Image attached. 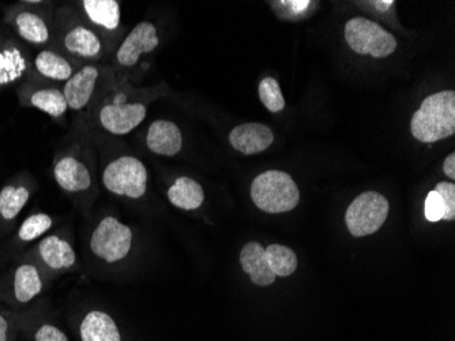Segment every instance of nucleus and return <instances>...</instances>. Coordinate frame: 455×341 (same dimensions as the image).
I'll return each instance as SVG.
<instances>
[{
  "instance_id": "nucleus-25",
  "label": "nucleus",
  "mask_w": 455,
  "mask_h": 341,
  "mask_svg": "<svg viewBox=\"0 0 455 341\" xmlns=\"http://www.w3.org/2000/svg\"><path fill=\"white\" fill-rule=\"evenodd\" d=\"M27 70L25 56L17 48L0 50V85L10 84L20 78Z\"/></svg>"
},
{
  "instance_id": "nucleus-22",
  "label": "nucleus",
  "mask_w": 455,
  "mask_h": 341,
  "mask_svg": "<svg viewBox=\"0 0 455 341\" xmlns=\"http://www.w3.org/2000/svg\"><path fill=\"white\" fill-rule=\"evenodd\" d=\"M266 260L275 277H288L298 269V257L292 248L270 245L265 248Z\"/></svg>"
},
{
  "instance_id": "nucleus-17",
  "label": "nucleus",
  "mask_w": 455,
  "mask_h": 341,
  "mask_svg": "<svg viewBox=\"0 0 455 341\" xmlns=\"http://www.w3.org/2000/svg\"><path fill=\"white\" fill-rule=\"evenodd\" d=\"M168 199L173 207L183 210H196L204 201V191L194 179L179 178L168 190Z\"/></svg>"
},
{
  "instance_id": "nucleus-1",
  "label": "nucleus",
  "mask_w": 455,
  "mask_h": 341,
  "mask_svg": "<svg viewBox=\"0 0 455 341\" xmlns=\"http://www.w3.org/2000/svg\"><path fill=\"white\" fill-rule=\"evenodd\" d=\"M411 132L416 140L434 143L455 133V92L431 94L411 118Z\"/></svg>"
},
{
  "instance_id": "nucleus-9",
  "label": "nucleus",
  "mask_w": 455,
  "mask_h": 341,
  "mask_svg": "<svg viewBox=\"0 0 455 341\" xmlns=\"http://www.w3.org/2000/svg\"><path fill=\"white\" fill-rule=\"evenodd\" d=\"M275 141L272 130L262 123H244L229 133V143L245 156L263 152Z\"/></svg>"
},
{
  "instance_id": "nucleus-4",
  "label": "nucleus",
  "mask_w": 455,
  "mask_h": 341,
  "mask_svg": "<svg viewBox=\"0 0 455 341\" xmlns=\"http://www.w3.org/2000/svg\"><path fill=\"white\" fill-rule=\"evenodd\" d=\"M132 228L114 216L100 220L92 232L91 251L94 257L106 264H117L129 256L132 248Z\"/></svg>"
},
{
  "instance_id": "nucleus-14",
  "label": "nucleus",
  "mask_w": 455,
  "mask_h": 341,
  "mask_svg": "<svg viewBox=\"0 0 455 341\" xmlns=\"http://www.w3.org/2000/svg\"><path fill=\"white\" fill-rule=\"evenodd\" d=\"M240 266L250 276L252 283L266 287L275 283V274L266 260L265 248L258 242H250L240 251Z\"/></svg>"
},
{
  "instance_id": "nucleus-2",
  "label": "nucleus",
  "mask_w": 455,
  "mask_h": 341,
  "mask_svg": "<svg viewBox=\"0 0 455 341\" xmlns=\"http://www.w3.org/2000/svg\"><path fill=\"white\" fill-rule=\"evenodd\" d=\"M254 204L266 213L291 212L300 201V191L292 176L283 171H266L251 184Z\"/></svg>"
},
{
  "instance_id": "nucleus-6",
  "label": "nucleus",
  "mask_w": 455,
  "mask_h": 341,
  "mask_svg": "<svg viewBox=\"0 0 455 341\" xmlns=\"http://www.w3.org/2000/svg\"><path fill=\"white\" fill-rule=\"evenodd\" d=\"M387 216V199L377 191H365L347 207L345 223L349 233L355 238H363L380 230Z\"/></svg>"
},
{
  "instance_id": "nucleus-5",
  "label": "nucleus",
  "mask_w": 455,
  "mask_h": 341,
  "mask_svg": "<svg viewBox=\"0 0 455 341\" xmlns=\"http://www.w3.org/2000/svg\"><path fill=\"white\" fill-rule=\"evenodd\" d=\"M345 40L350 50L360 55H371L375 59L386 58L397 48L395 36L383 29L374 20L354 18L345 27Z\"/></svg>"
},
{
  "instance_id": "nucleus-29",
  "label": "nucleus",
  "mask_w": 455,
  "mask_h": 341,
  "mask_svg": "<svg viewBox=\"0 0 455 341\" xmlns=\"http://www.w3.org/2000/svg\"><path fill=\"white\" fill-rule=\"evenodd\" d=\"M436 193L442 197L444 205H446V216L443 220L452 222L455 219V186L449 182H441L435 189Z\"/></svg>"
},
{
  "instance_id": "nucleus-30",
  "label": "nucleus",
  "mask_w": 455,
  "mask_h": 341,
  "mask_svg": "<svg viewBox=\"0 0 455 341\" xmlns=\"http://www.w3.org/2000/svg\"><path fill=\"white\" fill-rule=\"evenodd\" d=\"M36 341H68V336L63 330L55 325H43L38 328L35 336Z\"/></svg>"
},
{
  "instance_id": "nucleus-8",
  "label": "nucleus",
  "mask_w": 455,
  "mask_h": 341,
  "mask_svg": "<svg viewBox=\"0 0 455 341\" xmlns=\"http://www.w3.org/2000/svg\"><path fill=\"white\" fill-rule=\"evenodd\" d=\"M157 29L150 22H140L129 33L116 53V61L123 68H134L140 56L157 48Z\"/></svg>"
},
{
  "instance_id": "nucleus-13",
  "label": "nucleus",
  "mask_w": 455,
  "mask_h": 341,
  "mask_svg": "<svg viewBox=\"0 0 455 341\" xmlns=\"http://www.w3.org/2000/svg\"><path fill=\"white\" fill-rule=\"evenodd\" d=\"M53 175L59 186L68 193L85 191L92 186V175L88 166L71 156L60 158L56 163Z\"/></svg>"
},
{
  "instance_id": "nucleus-12",
  "label": "nucleus",
  "mask_w": 455,
  "mask_h": 341,
  "mask_svg": "<svg viewBox=\"0 0 455 341\" xmlns=\"http://www.w3.org/2000/svg\"><path fill=\"white\" fill-rule=\"evenodd\" d=\"M147 145L156 155L172 158L181 150L183 135L175 123L156 120L148 130Z\"/></svg>"
},
{
  "instance_id": "nucleus-32",
  "label": "nucleus",
  "mask_w": 455,
  "mask_h": 341,
  "mask_svg": "<svg viewBox=\"0 0 455 341\" xmlns=\"http://www.w3.org/2000/svg\"><path fill=\"white\" fill-rule=\"evenodd\" d=\"M9 321L0 315V341H9Z\"/></svg>"
},
{
  "instance_id": "nucleus-7",
  "label": "nucleus",
  "mask_w": 455,
  "mask_h": 341,
  "mask_svg": "<svg viewBox=\"0 0 455 341\" xmlns=\"http://www.w3.org/2000/svg\"><path fill=\"white\" fill-rule=\"evenodd\" d=\"M147 118V109L140 102L104 105L99 120L102 129L114 135L130 134Z\"/></svg>"
},
{
  "instance_id": "nucleus-31",
  "label": "nucleus",
  "mask_w": 455,
  "mask_h": 341,
  "mask_svg": "<svg viewBox=\"0 0 455 341\" xmlns=\"http://www.w3.org/2000/svg\"><path fill=\"white\" fill-rule=\"evenodd\" d=\"M443 171L446 174L447 178L455 179V153L447 156L446 160L443 163Z\"/></svg>"
},
{
  "instance_id": "nucleus-11",
  "label": "nucleus",
  "mask_w": 455,
  "mask_h": 341,
  "mask_svg": "<svg viewBox=\"0 0 455 341\" xmlns=\"http://www.w3.org/2000/svg\"><path fill=\"white\" fill-rule=\"evenodd\" d=\"M81 341H122V333L114 318L102 310H91L78 327Z\"/></svg>"
},
{
  "instance_id": "nucleus-21",
  "label": "nucleus",
  "mask_w": 455,
  "mask_h": 341,
  "mask_svg": "<svg viewBox=\"0 0 455 341\" xmlns=\"http://www.w3.org/2000/svg\"><path fill=\"white\" fill-rule=\"evenodd\" d=\"M35 65L41 76L53 79V81L68 82L73 76V68L68 59L52 53V51H41L36 56Z\"/></svg>"
},
{
  "instance_id": "nucleus-33",
  "label": "nucleus",
  "mask_w": 455,
  "mask_h": 341,
  "mask_svg": "<svg viewBox=\"0 0 455 341\" xmlns=\"http://www.w3.org/2000/svg\"><path fill=\"white\" fill-rule=\"evenodd\" d=\"M391 4H395V2H391V0H388V2H374V6L380 12H385Z\"/></svg>"
},
{
  "instance_id": "nucleus-3",
  "label": "nucleus",
  "mask_w": 455,
  "mask_h": 341,
  "mask_svg": "<svg viewBox=\"0 0 455 341\" xmlns=\"http://www.w3.org/2000/svg\"><path fill=\"white\" fill-rule=\"evenodd\" d=\"M102 184L114 196L142 199L148 187L147 166L132 156L115 158L102 173Z\"/></svg>"
},
{
  "instance_id": "nucleus-20",
  "label": "nucleus",
  "mask_w": 455,
  "mask_h": 341,
  "mask_svg": "<svg viewBox=\"0 0 455 341\" xmlns=\"http://www.w3.org/2000/svg\"><path fill=\"white\" fill-rule=\"evenodd\" d=\"M15 29L30 45H44L50 40V29L45 20L36 12H20L15 18Z\"/></svg>"
},
{
  "instance_id": "nucleus-15",
  "label": "nucleus",
  "mask_w": 455,
  "mask_h": 341,
  "mask_svg": "<svg viewBox=\"0 0 455 341\" xmlns=\"http://www.w3.org/2000/svg\"><path fill=\"white\" fill-rule=\"evenodd\" d=\"M41 260L53 271H66L73 268L76 263V254L68 240L56 235L44 238L38 245Z\"/></svg>"
},
{
  "instance_id": "nucleus-27",
  "label": "nucleus",
  "mask_w": 455,
  "mask_h": 341,
  "mask_svg": "<svg viewBox=\"0 0 455 341\" xmlns=\"http://www.w3.org/2000/svg\"><path fill=\"white\" fill-rule=\"evenodd\" d=\"M259 99L266 109L273 114H278L285 109L283 92L275 78H265L260 81Z\"/></svg>"
},
{
  "instance_id": "nucleus-28",
  "label": "nucleus",
  "mask_w": 455,
  "mask_h": 341,
  "mask_svg": "<svg viewBox=\"0 0 455 341\" xmlns=\"http://www.w3.org/2000/svg\"><path fill=\"white\" fill-rule=\"evenodd\" d=\"M446 205H444L442 197L436 193L435 190L429 191L424 204V215L429 223H438L446 216Z\"/></svg>"
},
{
  "instance_id": "nucleus-10",
  "label": "nucleus",
  "mask_w": 455,
  "mask_h": 341,
  "mask_svg": "<svg viewBox=\"0 0 455 341\" xmlns=\"http://www.w3.org/2000/svg\"><path fill=\"white\" fill-rule=\"evenodd\" d=\"M97 79H99V69L92 65L82 68L71 76L63 89L68 109L74 111L85 109L93 96Z\"/></svg>"
},
{
  "instance_id": "nucleus-24",
  "label": "nucleus",
  "mask_w": 455,
  "mask_h": 341,
  "mask_svg": "<svg viewBox=\"0 0 455 341\" xmlns=\"http://www.w3.org/2000/svg\"><path fill=\"white\" fill-rule=\"evenodd\" d=\"M30 102L35 105L36 109L52 118L61 117L68 109L65 94L59 89H41L33 93Z\"/></svg>"
},
{
  "instance_id": "nucleus-18",
  "label": "nucleus",
  "mask_w": 455,
  "mask_h": 341,
  "mask_svg": "<svg viewBox=\"0 0 455 341\" xmlns=\"http://www.w3.org/2000/svg\"><path fill=\"white\" fill-rule=\"evenodd\" d=\"M89 20L106 30H116L120 25V4L116 0H85L82 2Z\"/></svg>"
},
{
  "instance_id": "nucleus-19",
  "label": "nucleus",
  "mask_w": 455,
  "mask_h": 341,
  "mask_svg": "<svg viewBox=\"0 0 455 341\" xmlns=\"http://www.w3.org/2000/svg\"><path fill=\"white\" fill-rule=\"evenodd\" d=\"M43 291L40 272L35 265L24 264L18 266L14 274V295L20 304L33 301Z\"/></svg>"
},
{
  "instance_id": "nucleus-16",
  "label": "nucleus",
  "mask_w": 455,
  "mask_h": 341,
  "mask_svg": "<svg viewBox=\"0 0 455 341\" xmlns=\"http://www.w3.org/2000/svg\"><path fill=\"white\" fill-rule=\"evenodd\" d=\"M63 45L71 55L78 58H99L102 53L101 40L99 36L86 27H76L68 30Z\"/></svg>"
},
{
  "instance_id": "nucleus-26",
  "label": "nucleus",
  "mask_w": 455,
  "mask_h": 341,
  "mask_svg": "<svg viewBox=\"0 0 455 341\" xmlns=\"http://www.w3.org/2000/svg\"><path fill=\"white\" fill-rule=\"evenodd\" d=\"M51 227H52V219L45 213H37V215L28 217L22 223L18 231V237L22 242H32L41 235H44L47 231L51 230Z\"/></svg>"
},
{
  "instance_id": "nucleus-23",
  "label": "nucleus",
  "mask_w": 455,
  "mask_h": 341,
  "mask_svg": "<svg viewBox=\"0 0 455 341\" xmlns=\"http://www.w3.org/2000/svg\"><path fill=\"white\" fill-rule=\"evenodd\" d=\"M27 187L6 186L0 191V216L4 220H14L29 201Z\"/></svg>"
}]
</instances>
